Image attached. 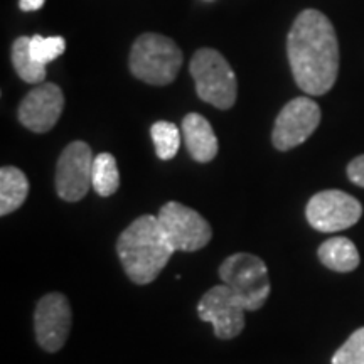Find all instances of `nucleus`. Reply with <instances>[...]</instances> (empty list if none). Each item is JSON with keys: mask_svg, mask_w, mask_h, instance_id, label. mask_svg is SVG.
Wrapping results in <instances>:
<instances>
[{"mask_svg": "<svg viewBox=\"0 0 364 364\" xmlns=\"http://www.w3.org/2000/svg\"><path fill=\"white\" fill-rule=\"evenodd\" d=\"M321 124V108L312 98H294L282 108L272 132L273 147L280 152L304 144Z\"/></svg>", "mask_w": 364, "mask_h": 364, "instance_id": "8", "label": "nucleus"}, {"mask_svg": "<svg viewBox=\"0 0 364 364\" xmlns=\"http://www.w3.org/2000/svg\"><path fill=\"white\" fill-rule=\"evenodd\" d=\"M73 324L71 306L66 295L53 292L39 300L34 312L38 344L46 353H58L66 344Z\"/></svg>", "mask_w": 364, "mask_h": 364, "instance_id": "11", "label": "nucleus"}, {"mask_svg": "<svg viewBox=\"0 0 364 364\" xmlns=\"http://www.w3.org/2000/svg\"><path fill=\"white\" fill-rule=\"evenodd\" d=\"M245 309L238 295L226 284L216 285L203 295L198 304L199 318L211 322L218 339L230 341L245 327Z\"/></svg>", "mask_w": 364, "mask_h": 364, "instance_id": "9", "label": "nucleus"}, {"mask_svg": "<svg viewBox=\"0 0 364 364\" xmlns=\"http://www.w3.org/2000/svg\"><path fill=\"white\" fill-rule=\"evenodd\" d=\"M182 135L189 156L196 162H211L218 154V139L209 122L199 113H189L182 120Z\"/></svg>", "mask_w": 364, "mask_h": 364, "instance_id": "13", "label": "nucleus"}, {"mask_svg": "<svg viewBox=\"0 0 364 364\" xmlns=\"http://www.w3.org/2000/svg\"><path fill=\"white\" fill-rule=\"evenodd\" d=\"M12 65L22 81L41 85L46 80V66L38 63L31 53V38L21 36L12 44Z\"/></svg>", "mask_w": 364, "mask_h": 364, "instance_id": "16", "label": "nucleus"}, {"mask_svg": "<svg viewBox=\"0 0 364 364\" xmlns=\"http://www.w3.org/2000/svg\"><path fill=\"white\" fill-rule=\"evenodd\" d=\"M220 279L238 295L247 311H258L270 295L268 268L260 257L235 253L220 267Z\"/></svg>", "mask_w": 364, "mask_h": 364, "instance_id": "5", "label": "nucleus"}, {"mask_svg": "<svg viewBox=\"0 0 364 364\" xmlns=\"http://www.w3.org/2000/svg\"><path fill=\"white\" fill-rule=\"evenodd\" d=\"M154 145H156L157 157L161 161H171L177 156L181 147V130L172 122H156L150 127Z\"/></svg>", "mask_w": 364, "mask_h": 364, "instance_id": "18", "label": "nucleus"}, {"mask_svg": "<svg viewBox=\"0 0 364 364\" xmlns=\"http://www.w3.org/2000/svg\"><path fill=\"white\" fill-rule=\"evenodd\" d=\"M348 177L353 184L364 188V156H359L349 162Z\"/></svg>", "mask_w": 364, "mask_h": 364, "instance_id": "21", "label": "nucleus"}, {"mask_svg": "<svg viewBox=\"0 0 364 364\" xmlns=\"http://www.w3.org/2000/svg\"><path fill=\"white\" fill-rule=\"evenodd\" d=\"M318 260L332 272L349 273L356 270L361 262L356 245L344 236H334L326 240L317 250Z\"/></svg>", "mask_w": 364, "mask_h": 364, "instance_id": "14", "label": "nucleus"}, {"mask_svg": "<svg viewBox=\"0 0 364 364\" xmlns=\"http://www.w3.org/2000/svg\"><path fill=\"white\" fill-rule=\"evenodd\" d=\"M332 364H364V327L354 331L334 353Z\"/></svg>", "mask_w": 364, "mask_h": 364, "instance_id": "20", "label": "nucleus"}, {"mask_svg": "<svg viewBox=\"0 0 364 364\" xmlns=\"http://www.w3.org/2000/svg\"><path fill=\"white\" fill-rule=\"evenodd\" d=\"M93 152L86 142L76 140L63 150L56 166V193L68 203H76L88 194L93 171Z\"/></svg>", "mask_w": 364, "mask_h": 364, "instance_id": "10", "label": "nucleus"}, {"mask_svg": "<svg viewBox=\"0 0 364 364\" xmlns=\"http://www.w3.org/2000/svg\"><path fill=\"white\" fill-rule=\"evenodd\" d=\"M287 56L304 93L321 97L332 90L339 73V43L324 14L316 9L299 14L287 38Z\"/></svg>", "mask_w": 364, "mask_h": 364, "instance_id": "1", "label": "nucleus"}, {"mask_svg": "<svg viewBox=\"0 0 364 364\" xmlns=\"http://www.w3.org/2000/svg\"><path fill=\"white\" fill-rule=\"evenodd\" d=\"M46 0H19V9L24 12H34L43 9Z\"/></svg>", "mask_w": 364, "mask_h": 364, "instance_id": "22", "label": "nucleus"}, {"mask_svg": "<svg viewBox=\"0 0 364 364\" xmlns=\"http://www.w3.org/2000/svg\"><path fill=\"white\" fill-rule=\"evenodd\" d=\"M182 59L179 46L171 38L147 33L139 36L132 46L129 66L132 75L144 83L166 86L177 78Z\"/></svg>", "mask_w": 364, "mask_h": 364, "instance_id": "3", "label": "nucleus"}, {"mask_svg": "<svg viewBox=\"0 0 364 364\" xmlns=\"http://www.w3.org/2000/svg\"><path fill=\"white\" fill-rule=\"evenodd\" d=\"M191 76L198 97L220 110H230L238 95V81L226 58L216 49L203 48L191 59Z\"/></svg>", "mask_w": 364, "mask_h": 364, "instance_id": "4", "label": "nucleus"}, {"mask_svg": "<svg viewBox=\"0 0 364 364\" xmlns=\"http://www.w3.org/2000/svg\"><path fill=\"white\" fill-rule=\"evenodd\" d=\"M157 220L176 252H198L211 241L209 223L198 211L181 203L164 204Z\"/></svg>", "mask_w": 364, "mask_h": 364, "instance_id": "6", "label": "nucleus"}, {"mask_svg": "<svg viewBox=\"0 0 364 364\" xmlns=\"http://www.w3.org/2000/svg\"><path fill=\"white\" fill-rule=\"evenodd\" d=\"M29 194V181L21 169L4 166L0 169V215L7 216L17 211Z\"/></svg>", "mask_w": 364, "mask_h": 364, "instance_id": "15", "label": "nucleus"}, {"mask_svg": "<svg viewBox=\"0 0 364 364\" xmlns=\"http://www.w3.org/2000/svg\"><path fill=\"white\" fill-rule=\"evenodd\" d=\"M174 252L157 216L152 215L136 218L117 241L122 267L136 285H147L156 280Z\"/></svg>", "mask_w": 364, "mask_h": 364, "instance_id": "2", "label": "nucleus"}, {"mask_svg": "<svg viewBox=\"0 0 364 364\" xmlns=\"http://www.w3.org/2000/svg\"><path fill=\"white\" fill-rule=\"evenodd\" d=\"M65 108V95L54 83H41L19 105V122L34 134H46L58 124Z\"/></svg>", "mask_w": 364, "mask_h": 364, "instance_id": "12", "label": "nucleus"}, {"mask_svg": "<svg viewBox=\"0 0 364 364\" xmlns=\"http://www.w3.org/2000/svg\"><path fill=\"white\" fill-rule=\"evenodd\" d=\"M363 206L351 194L338 189L321 191L309 199L306 216L309 225L321 233L348 230L361 220Z\"/></svg>", "mask_w": 364, "mask_h": 364, "instance_id": "7", "label": "nucleus"}, {"mask_svg": "<svg viewBox=\"0 0 364 364\" xmlns=\"http://www.w3.org/2000/svg\"><path fill=\"white\" fill-rule=\"evenodd\" d=\"M66 41L61 36H53V38H43V36L36 34L31 38V53L34 59L41 65L48 66L49 63L54 61L65 53Z\"/></svg>", "mask_w": 364, "mask_h": 364, "instance_id": "19", "label": "nucleus"}, {"mask_svg": "<svg viewBox=\"0 0 364 364\" xmlns=\"http://www.w3.org/2000/svg\"><path fill=\"white\" fill-rule=\"evenodd\" d=\"M91 188L102 198L115 194L120 188V172L117 159L108 152H102L95 157L91 171Z\"/></svg>", "mask_w": 364, "mask_h": 364, "instance_id": "17", "label": "nucleus"}]
</instances>
